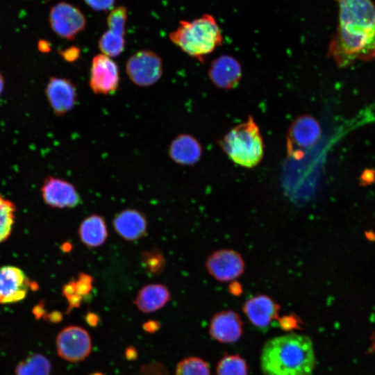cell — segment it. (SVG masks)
I'll use <instances>...</instances> for the list:
<instances>
[{
    "label": "cell",
    "mask_w": 375,
    "mask_h": 375,
    "mask_svg": "<svg viewBox=\"0 0 375 375\" xmlns=\"http://www.w3.org/2000/svg\"><path fill=\"white\" fill-rule=\"evenodd\" d=\"M31 283L26 274L15 266L0 267V303H12L23 300Z\"/></svg>",
    "instance_id": "5bb4252c"
},
{
    "label": "cell",
    "mask_w": 375,
    "mask_h": 375,
    "mask_svg": "<svg viewBox=\"0 0 375 375\" xmlns=\"http://www.w3.org/2000/svg\"><path fill=\"white\" fill-rule=\"evenodd\" d=\"M72 249V244L70 243V242H65L62 244L61 246V249L64 251V252H69L71 251Z\"/></svg>",
    "instance_id": "f35d334b"
},
{
    "label": "cell",
    "mask_w": 375,
    "mask_h": 375,
    "mask_svg": "<svg viewBox=\"0 0 375 375\" xmlns=\"http://www.w3.org/2000/svg\"><path fill=\"white\" fill-rule=\"evenodd\" d=\"M244 267L242 256L233 249L216 250L206 261L208 273L220 282H228L238 278L243 274Z\"/></svg>",
    "instance_id": "30bf717a"
},
{
    "label": "cell",
    "mask_w": 375,
    "mask_h": 375,
    "mask_svg": "<svg viewBox=\"0 0 375 375\" xmlns=\"http://www.w3.org/2000/svg\"><path fill=\"white\" fill-rule=\"evenodd\" d=\"M168 153L174 162L181 165H193L200 160L202 147L195 138L183 133L172 141Z\"/></svg>",
    "instance_id": "d6986e66"
},
{
    "label": "cell",
    "mask_w": 375,
    "mask_h": 375,
    "mask_svg": "<svg viewBox=\"0 0 375 375\" xmlns=\"http://www.w3.org/2000/svg\"><path fill=\"white\" fill-rule=\"evenodd\" d=\"M171 299L168 288L161 283H151L138 291L134 304L142 312L150 313L163 308Z\"/></svg>",
    "instance_id": "ffe728a7"
},
{
    "label": "cell",
    "mask_w": 375,
    "mask_h": 375,
    "mask_svg": "<svg viewBox=\"0 0 375 375\" xmlns=\"http://www.w3.org/2000/svg\"><path fill=\"white\" fill-rule=\"evenodd\" d=\"M219 145L233 162L244 167H253L263 158V140L252 117L231 128L219 141Z\"/></svg>",
    "instance_id": "277c9868"
},
{
    "label": "cell",
    "mask_w": 375,
    "mask_h": 375,
    "mask_svg": "<svg viewBox=\"0 0 375 375\" xmlns=\"http://www.w3.org/2000/svg\"><path fill=\"white\" fill-rule=\"evenodd\" d=\"M115 233L126 241L134 242L147 232L148 222L144 213L134 208L124 209L112 219Z\"/></svg>",
    "instance_id": "e0dca14e"
},
{
    "label": "cell",
    "mask_w": 375,
    "mask_h": 375,
    "mask_svg": "<svg viewBox=\"0 0 375 375\" xmlns=\"http://www.w3.org/2000/svg\"><path fill=\"white\" fill-rule=\"evenodd\" d=\"M46 204L55 208H73L81 203V197L74 185L62 178L47 176L41 187Z\"/></svg>",
    "instance_id": "4fadbf2b"
},
{
    "label": "cell",
    "mask_w": 375,
    "mask_h": 375,
    "mask_svg": "<svg viewBox=\"0 0 375 375\" xmlns=\"http://www.w3.org/2000/svg\"><path fill=\"white\" fill-rule=\"evenodd\" d=\"M339 8L337 31L328 56L340 67L375 57V5L372 0H335Z\"/></svg>",
    "instance_id": "6da1fadb"
},
{
    "label": "cell",
    "mask_w": 375,
    "mask_h": 375,
    "mask_svg": "<svg viewBox=\"0 0 375 375\" xmlns=\"http://www.w3.org/2000/svg\"><path fill=\"white\" fill-rule=\"evenodd\" d=\"M208 76L216 87L224 90L232 89L241 80L242 67L235 58L222 55L210 63Z\"/></svg>",
    "instance_id": "ac0fdd59"
},
{
    "label": "cell",
    "mask_w": 375,
    "mask_h": 375,
    "mask_svg": "<svg viewBox=\"0 0 375 375\" xmlns=\"http://www.w3.org/2000/svg\"><path fill=\"white\" fill-rule=\"evenodd\" d=\"M62 314L58 311H53L49 314L46 313L44 316V319H48L49 322L56 323L62 320Z\"/></svg>",
    "instance_id": "d590c367"
},
{
    "label": "cell",
    "mask_w": 375,
    "mask_h": 375,
    "mask_svg": "<svg viewBox=\"0 0 375 375\" xmlns=\"http://www.w3.org/2000/svg\"><path fill=\"white\" fill-rule=\"evenodd\" d=\"M15 211V203L0 195V243L6 241L12 233Z\"/></svg>",
    "instance_id": "cb8c5ba5"
},
{
    "label": "cell",
    "mask_w": 375,
    "mask_h": 375,
    "mask_svg": "<svg viewBox=\"0 0 375 375\" xmlns=\"http://www.w3.org/2000/svg\"><path fill=\"white\" fill-rule=\"evenodd\" d=\"M119 72L117 62L103 53L93 57L89 85L97 94L108 95L115 93L119 85Z\"/></svg>",
    "instance_id": "9c48e42d"
},
{
    "label": "cell",
    "mask_w": 375,
    "mask_h": 375,
    "mask_svg": "<svg viewBox=\"0 0 375 375\" xmlns=\"http://www.w3.org/2000/svg\"><path fill=\"white\" fill-rule=\"evenodd\" d=\"M175 375H211L206 361L192 356L181 360L176 368Z\"/></svg>",
    "instance_id": "484cf974"
},
{
    "label": "cell",
    "mask_w": 375,
    "mask_h": 375,
    "mask_svg": "<svg viewBox=\"0 0 375 375\" xmlns=\"http://www.w3.org/2000/svg\"><path fill=\"white\" fill-rule=\"evenodd\" d=\"M260 360L264 375H312L313 343L309 336L296 333L276 336L266 341Z\"/></svg>",
    "instance_id": "7a4b0ae2"
},
{
    "label": "cell",
    "mask_w": 375,
    "mask_h": 375,
    "mask_svg": "<svg viewBox=\"0 0 375 375\" xmlns=\"http://www.w3.org/2000/svg\"><path fill=\"white\" fill-rule=\"evenodd\" d=\"M169 38L184 53L200 62H203L223 42L218 24L209 14L192 21H180L178 26L169 34Z\"/></svg>",
    "instance_id": "3957f363"
},
{
    "label": "cell",
    "mask_w": 375,
    "mask_h": 375,
    "mask_svg": "<svg viewBox=\"0 0 375 375\" xmlns=\"http://www.w3.org/2000/svg\"><path fill=\"white\" fill-rule=\"evenodd\" d=\"M93 10L103 11L111 8L115 0H84Z\"/></svg>",
    "instance_id": "f546056e"
},
{
    "label": "cell",
    "mask_w": 375,
    "mask_h": 375,
    "mask_svg": "<svg viewBox=\"0 0 375 375\" xmlns=\"http://www.w3.org/2000/svg\"><path fill=\"white\" fill-rule=\"evenodd\" d=\"M37 49L42 53H47L51 50V44L49 40L40 39L37 43Z\"/></svg>",
    "instance_id": "d6a6232c"
},
{
    "label": "cell",
    "mask_w": 375,
    "mask_h": 375,
    "mask_svg": "<svg viewBox=\"0 0 375 375\" xmlns=\"http://www.w3.org/2000/svg\"><path fill=\"white\" fill-rule=\"evenodd\" d=\"M141 262L144 269L152 276L161 274L167 263L164 254L158 248L143 251L141 254Z\"/></svg>",
    "instance_id": "d4e9b609"
},
{
    "label": "cell",
    "mask_w": 375,
    "mask_h": 375,
    "mask_svg": "<svg viewBox=\"0 0 375 375\" xmlns=\"http://www.w3.org/2000/svg\"><path fill=\"white\" fill-rule=\"evenodd\" d=\"M321 135L317 121L308 115L297 117L290 125L286 138L287 151L291 156L299 157L314 146Z\"/></svg>",
    "instance_id": "ba28073f"
},
{
    "label": "cell",
    "mask_w": 375,
    "mask_h": 375,
    "mask_svg": "<svg viewBox=\"0 0 375 375\" xmlns=\"http://www.w3.org/2000/svg\"><path fill=\"white\" fill-rule=\"evenodd\" d=\"M78 235L81 242L88 248L101 246L108 236L104 218L94 213L88 216L80 224Z\"/></svg>",
    "instance_id": "44dd1931"
},
{
    "label": "cell",
    "mask_w": 375,
    "mask_h": 375,
    "mask_svg": "<svg viewBox=\"0 0 375 375\" xmlns=\"http://www.w3.org/2000/svg\"><path fill=\"white\" fill-rule=\"evenodd\" d=\"M61 58L66 62H73L77 60L81 55V49L76 46H70L59 51Z\"/></svg>",
    "instance_id": "f1b7e54d"
},
{
    "label": "cell",
    "mask_w": 375,
    "mask_h": 375,
    "mask_svg": "<svg viewBox=\"0 0 375 375\" xmlns=\"http://www.w3.org/2000/svg\"><path fill=\"white\" fill-rule=\"evenodd\" d=\"M279 326L285 331L299 330L301 327V319L295 314H289L278 319Z\"/></svg>",
    "instance_id": "83f0119b"
},
{
    "label": "cell",
    "mask_w": 375,
    "mask_h": 375,
    "mask_svg": "<svg viewBox=\"0 0 375 375\" xmlns=\"http://www.w3.org/2000/svg\"><path fill=\"white\" fill-rule=\"evenodd\" d=\"M126 354L128 358H135L137 353L134 349H128Z\"/></svg>",
    "instance_id": "60d3db41"
},
{
    "label": "cell",
    "mask_w": 375,
    "mask_h": 375,
    "mask_svg": "<svg viewBox=\"0 0 375 375\" xmlns=\"http://www.w3.org/2000/svg\"><path fill=\"white\" fill-rule=\"evenodd\" d=\"M85 320L89 325L96 326L99 324L100 318L97 314L92 312H88L86 314Z\"/></svg>",
    "instance_id": "e575fe53"
},
{
    "label": "cell",
    "mask_w": 375,
    "mask_h": 375,
    "mask_svg": "<svg viewBox=\"0 0 375 375\" xmlns=\"http://www.w3.org/2000/svg\"><path fill=\"white\" fill-rule=\"evenodd\" d=\"M160 326V323L156 320H149L143 325L144 331L149 333H153L158 331Z\"/></svg>",
    "instance_id": "836d02e7"
},
{
    "label": "cell",
    "mask_w": 375,
    "mask_h": 375,
    "mask_svg": "<svg viewBox=\"0 0 375 375\" xmlns=\"http://www.w3.org/2000/svg\"><path fill=\"white\" fill-rule=\"evenodd\" d=\"M229 291L233 295H240L242 292V286L238 282H233L229 286Z\"/></svg>",
    "instance_id": "74e56055"
},
{
    "label": "cell",
    "mask_w": 375,
    "mask_h": 375,
    "mask_svg": "<svg viewBox=\"0 0 375 375\" xmlns=\"http://www.w3.org/2000/svg\"><path fill=\"white\" fill-rule=\"evenodd\" d=\"M90 375H103V374H102L101 373L97 372V373H94V374H90Z\"/></svg>",
    "instance_id": "b9f144b4"
},
{
    "label": "cell",
    "mask_w": 375,
    "mask_h": 375,
    "mask_svg": "<svg viewBox=\"0 0 375 375\" xmlns=\"http://www.w3.org/2000/svg\"><path fill=\"white\" fill-rule=\"evenodd\" d=\"M44 308V304L42 303L38 304L34 307L33 312L37 319H40L42 317H44V316L46 315V312Z\"/></svg>",
    "instance_id": "8d00e7d4"
},
{
    "label": "cell",
    "mask_w": 375,
    "mask_h": 375,
    "mask_svg": "<svg viewBox=\"0 0 375 375\" xmlns=\"http://www.w3.org/2000/svg\"><path fill=\"white\" fill-rule=\"evenodd\" d=\"M68 302L67 312H69L72 309L77 308L81 305L83 298L80 295L75 294L66 298Z\"/></svg>",
    "instance_id": "1f68e13d"
},
{
    "label": "cell",
    "mask_w": 375,
    "mask_h": 375,
    "mask_svg": "<svg viewBox=\"0 0 375 375\" xmlns=\"http://www.w3.org/2000/svg\"><path fill=\"white\" fill-rule=\"evenodd\" d=\"M126 19V7L121 6L111 10L107 18L108 29L101 35L98 42L102 53L112 58L123 52Z\"/></svg>",
    "instance_id": "7c38bea8"
},
{
    "label": "cell",
    "mask_w": 375,
    "mask_h": 375,
    "mask_svg": "<svg viewBox=\"0 0 375 375\" xmlns=\"http://www.w3.org/2000/svg\"><path fill=\"white\" fill-rule=\"evenodd\" d=\"M50 372V361L40 353L29 356L15 368L16 375H49Z\"/></svg>",
    "instance_id": "7402d4cb"
},
{
    "label": "cell",
    "mask_w": 375,
    "mask_h": 375,
    "mask_svg": "<svg viewBox=\"0 0 375 375\" xmlns=\"http://www.w3.org/2000/svg\"><path fill=\"white\" fill-rule=\"evenodd\" d=\"M76 294L75 278H72L65 283L62 288V294L66 299Z\"/></svg>",
    "instance_id": "4dcf8cb0"
},
{
    "label": "cell",
    "mask_w": 375,
    "mask_h": 375,
    "mask_svg": "<svg viewBox=\"0 0 375 375\" xmlns=\"http://www.w3.org/2000/svg\"><path fill=\"white\" fill-rule=\"evenodd\" d=\"M5 88V78L2 73L0 72V97L1 96Z\"/></svg>",
    "instance_id": "ab89813d"
},
{
    "label": "cell",
    "mask_w": 375,
    "mask_h": 375,
    "mask_svg": "<svg viewBox=\"0 0 375 375\" xmlns=\"http://www.w3.org/2000/svg\"><path fill=\"white\" fill-rule=\"evenodd\" d=\"M125 69L129 79L135 85L149 87L162 77L163 65L161 58L156 53L142 49L128 58Z\"/></svg>",
    "instance_id": "5b68a950"
},
{
    "label": "cell",
    "mask_w": 375,
    "mask_h": 375,
    "mask_svg": "<svg viewBox=\"0 0 375 375\" xmlns=\"http://www.w3.org/2000/svg\"><path fill=\"white\" fill-rule=\"evenodd\" d=\"M208 331L210 337L220 343H234L243 334L240 316L231 310L215 313L210 319Z\"/></svg>",
    "instance_id": "9a60e30c"
},
{
    "label": "cell",
    "mask_w": 375,
    "mask_h": 375,
    "mask_svg": "<svg viewBox=\"0 0 375 375\" xmlns=\"http://www.w3.org/2000/svg\"><path fill=\"white\" fill-rule=\"evenodd\" d=\"M44 94L47 102L57 117H62L71 111L77 100V90L69 78L51 76L48 80Z\"/></svg>",
    "instance_id": "8fae6325"
},
{
    "label": "cell",
    "mask_w": 375,
    "mask_h": 375,
    "mask_svg": "<svg viewBox=\"0 0 375 375\" xmlns=\"http://www.w3.org/2000/svg\"><path fill=\"white\" fill-rule=\"evenodd\" d=\"M280 309V306L266 294L253 296L242 306V311L249 322L258 328H265L278 319Z\"/></svg>",
    "instance_id": "2e32d148"
},
{
    "label": "cell",
    "mask_w": 375,
    "mask_h": 375,
    "mask_svg": "<svg viewBox=\"0 0 375 375\" xmlns=\"http://www.w3.org/2000/svg\"><path fill=\"white\" fill-rule=\"evenodd\" d=\"M49 22L55 34L69 40H74L86 26L83 12L74 5L63 1L51 8Z\"/></svg>",
    "instance_id": "8992f818"
},
{
    "label": "cell",
    "mask_w": 375,
    "mask_h": 375,
    "mask_svg": "<svg viewBox=\"0 0 375 375\" xmlns=\"http://www.w3.org/2000/svg\"><path fill=\"white\" fill-rule=\"evenodd\" d=\"M217 375H248L249 367L246 360L238 354H226L216 367Z\"/></svg>",
    "instance_id": "603a6c76"
},
{
    "label": "cell",
    "mask_w": 375,
    "mask_h": 375,
    "mask_svg": "<svg viewBox=\"0 0 375 375\" xmlns=\"http://www.w3.org/2000/svg\"><path fill=\"white\" fill-rule=\"evenodd\" d=\"M94 279L90 274L85 272L78 274L75 279L76 294L83 298L87 297L93 289Z\"/></svg>",
    "instance_id": "4316f807"
},
{
    "label": "cell",
    "mask_w": 375,
    "mask_h": 375,
    "mask_svg": "<svg viewBox=\"0 0 375 375\" xmlns=\"http://www.w3.org/2000/svg\"><path fill=\"white\" fill-rule=\"evenodd\" d=\"M56 350L58 356L69 362H80L87 358L92 351V340L83 328L68 326L57 335Z\"/></svg>",
    "instance_id": "52a82bcc"
}]
</instances>
